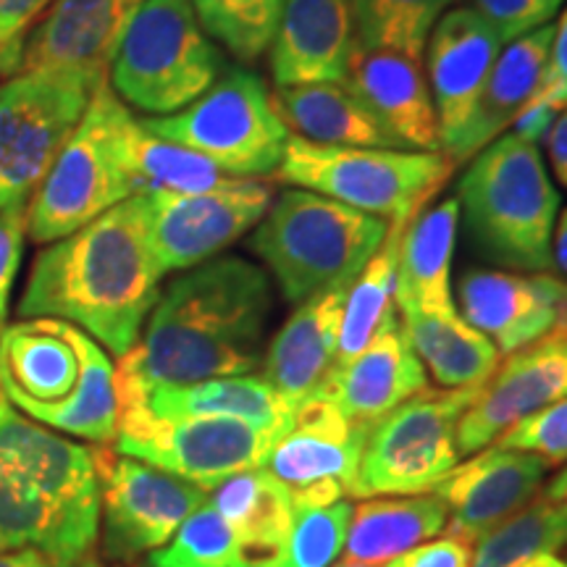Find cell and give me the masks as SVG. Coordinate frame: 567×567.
I'll list each match as a JSON object with an SVG mask.
<instances>
[{
    "label": "cell",
    "instance_id": "1",
    "mask_svg": "<svg viewBox=\"0 0 567 567\" xmlns=\"http://www.w3.org/2000/svg\"><path fill=\"white\" fill-rule=\"evenodd\" d=\"M271 281L260 266L221 255L187 268L161 292L145 329L116 365V386L197 384L252 373L264 360Z\"/></svg>",
    "mask_w": 567,
    "mask_h": 567
},
{
    "label": "cell",
    "instance_id": "2",
    "mask_svg": "<svg viewBox=\"0 0 567 567\" xmlns=\"http://www.w3.org/2000/svg\"><path fill=\"white\" fill-rule=\"evenodd\" d=\"M161 279L147 197L132 195L38 252L19 316L59 318L124 358L158 302Z\"/></svg>",
    "mask_w": 567,
    "mask_h": 567
},
{
    "label": "cell",
    "instance_id": "3",
    "mask_svg": "<svg viewBox=\"0 0 567 567\" xmlns=\"http://www.w3.org/2000/svg\"><path fill=\"white\" fill-rule=\"evenodd\" d=\"M0 394L48 429L97 446L116 439V365L95 339L59 318L0 329Z\"/></svg>",
    "mask_w": 567,
    "mask_h": 567
},
{
    "label": "cell",
    "instance_id": "4",
    "mask_svg": "<svg viewBox=\"0 0 567 567\" xmlns=\"http://www.w3.org/2000/svg\"><path fill=\"white\" fill-rule=\"evenodd\" d=\"M455 197L473 250L488 264L523 274L555 268L551 243L559 193L538 145H528L513 132L496 137L473 155Z\"/></svg>",
    "mask_w": 567,
    "mask_h": 567
},
{
    "label": "cell",
    "instance_id": "5",
    "mask_svg": "<svg viewBox=\"0 0 567 567\" xmlns=\"http://www.w3.org/2000/svg\"><path fill=\"white\" fill-rule=\"evenodd\" d=\"M389 224L310 189L274 197L255 226L252 255L268 266L284 300L300 305L337 284H352L384 243Z\"/></svg>",
    "mask_w": 567,
    "mask_h": 567
},
{
    "label": "cell",
    "instance_id": "6",
    "mask_svg": "<svg viewBox=\"0 0 567 567\" xmlns=\"http://www.w3.org/2000/svg\"><path fill=\"white\" fill-rule=\"evenodd\" d=\"M221 51L193 0H140L116 42L109 84L126 109L172 116L221 76Z\"/></svg>",
    "mask_w": 567,
    "mask_h": 567
},
{
    "label": "cell",
    "instance_id": "7",
    "mask_svg": "<svg viewBox=\"0 0 567 567\" xmlns=\"http://www.w3.org/2000/svg\"><path fill=\"white\" fill-rule=\"evenodd\" d=\"M452 168L455 163L444 153L318 145L292 134L276 176L386 224H408L450 179Z\"/></svg>",
    "mask_w": 567,
    "mask_h": 567
},
{
    "label": "cell",
    "instance_id": "8",
    "mask_svg": "<svg viewBox=\"0 0 567 567\" xmlns=\"http://www.w3.org/2000/svg\"><path fill=\"white\" fill-rule=\"evenodd\" d=\"M140 122L147 132L200 153L229 179L276 176L292 137L274 92L245 66H226L187 109Z\"/></svg>",
    "mask_w": 567,
    "mask_h": 567
},
{
    "label": "cell",
    "instance_id": "9",
    "mask_svg": "<svg viewBox=\"0 0 567 567\" xmlns=\"http://www.w3.org/2000/svg\"><path fill=\"white\" fill-rule=\"evenodd\" d=\"M124 109L109 82L92 95L82 122L27 205L32 243H59L134 195L116 151V126Z\"/></svg>",
    "mask_w": 567,
    "mask_h": 567
},
{
    "label": "cell",
    "instance_id": "10",
    "mask_svg": "<svg viewBox=\"0 0 567 567\" xmlns=\"http://www.w3.org/2000/svg\"><path fill=\"white\" fill-rule=\"evenodd\" d=\"M481 386L429 389L379 417L365 434L350 496L434 492L460 465L457 423Z\"/></svg>",
    "mask_w": 567,
    "mask_h": 567
},
{
    "label": "cell",
    "instance_id": "11",
    "mask_svg": "<svg viewBox=\"0 0 567 567\" xmlns=\"http://www.w3.org/2000/svg\"><path fill=\"white\" fill-rule=\"evenodd\" d=\"M101 84L53 69L0 84V210L30 205Z\"/></svg>",
    "mask_w": 567,
    "mask_h": 567
},
{
    "label": "cell",
    "instance_id": "12",
    "mask_svg": "<svg viewBox=\"0 0 567 567\" xmlns=\"http://www.w3.org/2000/svg\"><path fill=\"white\" fill-rule=\"evenodd\" d=\"M279 439L239 417H158L124 405L113 450L213 492L226 478L266 465Z\"/></svg>",
    "mask_w": 567,
    "mask_h": 567
},
{
    "label": "cell",
    "instance_id": "13",
    "mask_svg": "<svg viewBox=\"0 0 567 567\" xmlns=\"http://www.w3.org/2000/svg\"><path fill=\"white\" fill-rule=\"evenodd\" d=\"M101 476L103 549L111 559H134L168 544L184 520L210 499L193 481L142 460L95 450Z\"/></svg>",
    "mask_w": 567,
    "mask_h": 567
},
{
    "label": "cell",
    "instance_id": "14",
    "mask_svg": "<svg viewBox=\"0 0 567 567\" xmlns=\"http://www.w3.org/2000/svg\"><path fill=\"white\" fill-rule=\"evenodd\" d=\"M145 197L155 258L163 274H168L208 264L258 226L274 203V184L229 179L205 193H151Z\"/></svg>",
    "mask_w": 567,
    "mask_h": 567
},
{
    "label": "cell",
    "instance_id": "15",
    "mask_svg": "<svg viewBox=\"0 0 567 567\" xmlns=\"http://www.w3.org/2000/svg\"><path fill=\"white\" fill-rule=\"evenodd\" d=\"M368 429L310 396L292 429L271 446L266 467L289 488L295 509L329 507L352 492Z\"/></svg>",
    "mask_w": 567,
    "mask_h": 567
},
{
    "label": "cell",
    "instance_id": "16",
    "mask_svg": "<svg viewBox=\"0 0 567 567\" xmlns=\"http://www.w3.org/2000/svg\"><path fill=\"white\" fill-rule=\"evenodd\" d=\"M567 396V337L549 334L507 354L457 423V452L476 455L517 421Z\"/></svg>",
    "mask_w": 567,
    "mask_h": 567
},
{
    "label": "cell",
    "instance_id": "17",
    "mask_svg": "<svg viewBox=\"0 0 567 567\" xmlns=\"http://www.w3.org/2000/svg\"><path fill=\"white\" fill-rule=\"evenodd\" d=\"M460 313L492 339L499 354L549 337L567 313V281L551 274L465 268L457 279Z\"/></svg>",
    "mask_w": 567,
    "mask_h": 567
},
{
    "label": "cell",
    "instance_id": "18",
    "mask_svg": "<svg viewBox=\"0 0 567 567\" xmlns=\"http://www.w3.org/2000/svg\"><path fill=\"white\" fill-rule=\"evenodd\" d=\"M502 48L505 45L499 34L471 6L450 9L436 21L423 55L439 116L442 153H450L465 132Z\"/></svg>",
    "mask_w": 567,
    "mask_h": 567
},
{
    "label": "cell",
    "instance_id": "19",
    "mask_svg": "<svg viewBox=\"0 0 567 567\" xmlns=\"http://www.w3.org/2000/svg\"><path fill=\"white\" fill-rule=\"evenodd\" d=\"M547 463L530 452L481 450L478 457L457 465L431 494L444 502L446 534L476 544L486 530L520 513L536 499Z\"/></svg>",
    "mask_w": 567,
    "mask_h": 567
},
{
    "label": "cell",
    "instance_id": "20",
    "mask_svg": "<svg viewBox=\"0 0 567 567\" xmlns=\"http://www.w3.org/2000/svg\"><path fill=\"white\" fill-rule=\"evenodd\" d=\"M0 476L69 507L101 509L95 450L34 423L0 394Z\"/></svg>",
    "mask_w": 567,
    "mask_h": 567
},
{
    "label": "cell",
    "instance_id": "21",
    "mask_svg": "<svg viewBox=\"0 0 567 567\" xmlns=\"http://www.w3.org/2000/svg\"><path fill=\"white\" fill-rule=\"evenodd\" d=\"M140 0H53L21 45L19 71H74L109 82V66ZM17 71V74H19Z\"/></svg>",
    "mask_w": 567,
    "mask_h": 567
},
{
    "label": "cell",
    "instance_id": "22",
    "mask_svg": "<svg viewBox=\"0 0 567 567\" xmlns=\"http://www.w3.org/2000/svg\"><path fill=\"white\" fill-rule=\"evenodd\" d=\"M358 38L350 0H284L268 48L276 87L347 82Z\"/></svg>",
    "mask_w": 567,
    "mask_h": 567
},
{
    "label": "cell",
    "instance_id": "23",
    "mask_svg": "<svg viewBox=\"0 0 567 567\" xmlns=\"http://www.w3.org/2000/svg\"><path fill=\"white\" fill-rule=\"evenodd\" d=\"M347 87L405 151L442 153V134L429 76L421 61L400 53L354 48Z\"/></svg>",
    "mask_w": 567,
    "mask_h": 567
},
{
    "label": "cell",
    "instance_id": "24",
    "mask_svg": "<svg viewBox=\"0 0 567 567\" xmlns=\"http://www.w3.org/2000/svg\"><path fill=\"white\" fill-rule=\"evenodd\" d=\"M425 386L423 363L402 323L394 321L363 352L342 365H331L313 396H321L354 423L373 425Z\"/></svg>",
    "mask_w": 567,
    "mask_h": 567
},
{
    "label": "cell",
    "instance_id": "25",
    "mask_svg": "<svg viewBox=\"0 0 567 567\" xmlns=\"http://www.w3.org/2000/svg\"><path fill=\"white\" fill-rule=\"evenodd\" d=\"M352 284H337L297 305L264 354V379L295 410L321 386L337 358L339 323Z\"/></svg>",
    "mask_w": 567,
    "mask_h": 567
},
{
    "label": "cell",
    "instance_id": "26",
    "mask_svg": "<svg viewBox=\"0 0 567 567\" xmlns=\"http://www.w3.org/2000/svg\"><path fill=\"white\" fill-rule=\"evenodd\" d=\"M118 408L137 405L158 417H239L284 436L295 425L297 410L264 375H226L197 384H161L147 389L116 386Z\"/></svg>",
    "mask_w": 567,
    "mask_h": 567
},
{
    "label": "cell",
    "instance_id": "27",
    "mask_svg": "<svg viewBox=\"0 0 567 567\" xmlns=\"http://www.w3.org/2000/svg\"><path fill=\"white\" fill-rule=\"evenodd\" d=\"M101 534V509L69 507L0 476L3 549H38L55 567H82Z\"/></svg>",
    "mask_w": 567,
    "mask_h": 567
},
{
    "label": "cell",
    "instance_id": "28",
    "mask_svg": "<svg viewBox=\"0 0 567 567\" xmlns=\"http://www.w3.org/2000/svg\"><path fill=\"white\" fill-rule=\"evenodd\" d=\"M457 229V197L417 210L405 226L396 258V313H457L450 284Z\"/></svg>",
    "mask_w": 567,
    "mask_h": 567
},
{
    "label": "cell",
    "instance_id": "29",
    "mask_svg": "<svg viewBox=\"0 0 567 567\" xmlns=\"http://www.w3.org/2000/svg\"><path fill=\"white\" fill-rule=\"evenodd\" d=\"M551 34H555V24H547L502 48L499 59L494 61L492 74L481 90L471 122L452 145V151L444 153L455 166L471 161L486 145H492L520 116L547 69Z\"/></svg>",
    "mask_w": 567,
    "mask_h": 567
},
{
    "label": "cell",
    "instance_id": "30",
    "mask_svg": "<svg viewBox=\"0 0 567 567\" xmlns=\"http://www.w3.org/2000/svg\"><path fill=\"white\" fill-rule=\"evenodd\" d=\"M276 109L295 137L339 147H400L342 82L276 87ZM405 151V147H400Z\"/></svg>",
    "mask_w": 567,
    "mask_h": 567
},
{
    "label": "cell",
    "instance_id": "31",
    "mask_svg": "<svg viewBox=\"0 0 567 567\" xmlns=\"http://www.w3.org/2000/svg\"><path fill=\"white\" fill-rule=\"evenodd\" d=\"M444 502L436 494L384 496L352 507L344 563L384 567L394 557L431 542L446 528Z\"/></svg>",
    "mask_w": 567,
    "mask_h": 567
},
{
    "label": "cell",
    "instance_id": "32",
    "mask_svg": "<svg viewBox=\"0 0 567 567\" xmlns=\"http://www.w3.org/2000/svg\"><path fill=\"white\" fill-rule=\"evenodd\" d=\"M116 151L130 174L134 195L151 193H205L221 187L229 176L218 172L200 153L187 151L172 140L147 132L130 109L122 111L116 126Z\"/></svg>",
    "mask_w": 567,
    "mask_h": 567
},
{
    "label": "cell",
    "instance_id": "33",
    "mask_svg": "<svg viewBox=\"0 0 567 567\" xmlns=\"http://www.w3.org/2000/svg\"><path fill=\"white\" fill-rule=\"evenodd\" d=\"M402 329L442 389L484 386L499 365L492 339L457 313H402Z\"/></svg>",
    "mask_w": 567,
    "mask_h": 567
},
{
    "label": "cell",
    "instance_id": "34",
    "mask_svg": "<svg viewBox=\"0 0 567 567\" xmlns=\"http://www.w3.org/2000/svg\"><path fill=\"white\" fill-rule=\"evenodd\" d=\"M213 507L224 515L245 551L274 555L287 544L295 520L289 488L266 465L250 467L213 488Z\"/></svg>",
    "mask_w": 567,
    "mask_h": 567
},
{
    "label": "cell",
    "instance_id": "35",
    "mask_svg": "<svg viewBox=\"0 0 567 567\" xmlns=\"http://www.w3.org/2000/svg\"><path fill=\"white\" fill-rule=\"evenodd\" d=\"M471 567H567V507L547 494L473 544Z\"/></svg>",
    "mask_w": 567,
    "mask_h": 567
},
{
    "label": "cell",
    "instance_id": "36",
    "mask_svg": "<svg viewBox=\"0 0 567 567\" xmlns=\"http://www.w3.org/2000/svg\"><path fill=\"white\" fill-rule=\"evenodd\" d=\"M408 224H389L384 243L352 281L339 323L334 365H342L363 352L389 323L396 321V258Z\"/></svg>",
    "mask_w": 567,
    "mask_h": 567
},
{
    "label": "cell",
    "instance_id": "37",
    "mask_svg": "<svg viewBox=\"0 0 567 567\" xmlns=\"http://www.w3.org/2000/svg\"><path fill=\"white\" fill-rule=\"evenodd\" d=\"M455 0H350L354 38L365 51L421 61L436 21Z\"/></svg>",
    "mask_w": 567,
    "mask_h": 567
},
{
    "label": "cell",
    "instance_id": "38",
    "mask_svg": "<svg viewBox=\"0 0 567 567\" xmlns=\"http://www.w3.org/2000/svg\"><path fill=\"white\" fill-rule=\"evenodd\" d=\"M200 27L239 63L268 53L279 30L284 0H193Z\"/></svg>",
    "mask_w": 567,
    "mask_h": 567
},
{
    "label": "cell",
    "instance_id": "39",
    "mask_svg": "<svg viewBox=\"0 0 567 567\" xmlns=\"http://www.w3.org/2000/svg\"><path fill=\"white\" fill-rule=\"evenodd\" d=\"M250 557L224 515L208 499L168 544L147 555V567H247Z\"/></svg>",
    "mask_w": 567,
    "mask_h": 567
},
{
    "label": "cell",
    "instance_id": "40",
    "mask_svg": "<svg viewBox=\"0 0 567 567\" xmlns=\"http://www.w3.org/2000/svg\"><path fill=\"white\" fill-rule=\"evenodd\" d=\"M352 505L347 499L329 507L295 509L292 530L279 551L250 557L247 567H331L344 551Z\"/></svg>",
    "mask_w": 567,
    "mask_h": 567
},
{
    "label": "cell",
    "instance_id": "41",
    "mask_svg": "<svg viewBox=\"0 0 567 567\" xmlns=\"http://www.w3.org/2000/svg\"><path fill=\"white\" fill-rule=\"evenodd\" d=\"M496 446L530 452L549 467L567 463V396L517 421L496 439Z\"/></svg>",
    "mask_w": 567,
    "mask_h": 567
},
{
    "label": "cell",
    "instance_id": "42",
    "mask_svg": "<svg viewBox=\"0 0 567 567\" xmlns=\"http://www.w3.org/2000/svg\"><path fill=\"white\" fill-rule=\"evenodd\" d=\"M471 9L488 21L502 45L551 24L563 0H471Z\"/></svg>",
    "mask_w": 567,
    "mask_h": 567
},
{
    "label": "cell",
    "instance_id": "43",
    "mask_svg": "<svg viewBox=\"0 0 567 567\" xmlns=\"http://www.w3.org/2000/svg\"><path fill=\"white\" fill-rule=\"evenodd\" d=\"M51 6L53 0H0V76L17 74L27 32Z\"/></svg>",
    "mask_w": 567,
    "mask_h": 567
},
{
    "label": "cell",
    "instance_id": "44",
    "mask_svg": "<svg viewBox=\"0 0 567 567\" xmlns=\"http://www.w3.org/2000/svg\"><path fill=\"white\" fill-rule=\"evenodd\" d=\"M567 105V11L559 17L551 34L547 69H544L538 90L526 109H565ZM523 109V111H526Z\"/></svg>",
    "mask_w": 567,
    "mask_h": 567
},
{
    "label": "cell",
    "instance_id": "45",
    "mask_svg": "<svg viewBox=\"0 0 567 567\" xmlns=\"http://www.w3.org/2000/svg\"><path fill=\"white\" fill-rule=\"evenodd\" d=\"M24 234H27V208L0 210V326H3L13 281H17V274H19Z\"/></svg>",
    "mask_w": 567,
    "mask_h": 567
},
{
    "label": "cell",
    "instance_id": "46",
    "mask_svg": "<svg viewBox=\"0 0 567 567\" xmlns=\"http://www.w3.org/2000/svg\"><path fill=\"white\" fill-rule=\"evenodd\" d=\"M471 563L473 544L452 534H444L442 538H434V542L417 544L415 549L394 557L384 567H471Z\"/></svg>",
    "mask_w": 567,
    "mask_h": 567
},
{
    "label": "cell",
    "instance_id": "47",
    "mask_svg": "<svg viewBox=\"0 0 567 567\" xmlns=\"http://www.w3.org/2000/svg\"><path fill=\"white\" fill-rule=\"evenodd\" d=\"M557 109H526L520 111V116L513 122V134L520 137L528 145H538L544 137H547L551 124L557 118Z\"/></svg>",
    "mask_w": 567,
    "mask_h": 567
},
{
    "label": "cell",
    "instance_id": "48",
    "mask_svg": "<svg viewBox=\"0 0 567 567\" xmlns=\"http://www.w3.org/2000/svg\"><path fill=\"white\" fill-rule=\"evenodd\" d=\"M544 142H547L551 174H555L557 182L567 189V105L559 109L555 124H551V130L547 137H544Z\"/></svg>",
    "mask_w": 567,
    "mask_h": 567
},
{
    "label": "cell",
    "instance_id": "49",
    "mask_svg": "<svg viewBox=\"0 0 567 567\" xmlns=\"http://www.w3.org/2000/svg\"><path fill=\"white\" fill-rule=\"evenodd\" d=\"M0 567H55L38 549H17L9 555H0Z\"/></svg>",
    "mask_w": 567,
    "mask_h": 567
},
{
    "label": "cell",
    "instance_id": "50",
    "mask_svg": "<svg viewBox=\"0 0 567 567\" xmlns=\"http://www.w3.org/2000/svg\"><path fill=\"white\" fill-rule=\"evenodd\" d=\"M551 258H555V268H559L567 276V208L563 216L557 218L555 226V243H551Z\"/></svg>",
    "mask_w": 567,
    "mask_h": 567
},
{
    "label": "cell",
    "instance_id": "51",
    "mask_svg": "<svg viewBox=\"0 0 567 567\" xmlns=\"http://www.w3.org/2000/svg\"><path fill=\"white\" fill-rule=\"evenodd\" d=\"M547 496L551 502H559V505L567 507V467L555 481H551V486L547 488Z\"/></svg>",
    "mask_w": 567,
    "mask_h": 567
},
{
    "label": "cell",
    "instance_id": "52",
    "mask_svg": "<svg viewBox=\"0 0 567 567\" xmlns=\"http://www.w3.org/2000/svg\"><path fill=\"white\" fill-rule=\"evenodd\" d=\"M551 334H563V337H567V313L563 316V321H559V323H557V329H555V331H551Z\"/></svg>",
    "mask_w": 567,
    "mask_h": 567
},
{
    "label": "cell",
    "instance_id": "53",
    "mask_svg": "<svg viewBox=\"0 0 567 567\" xmlns=\"http://www.w3.org/2000/svg\"><path fill=\"white\" fill-rule=\"evenodd\" d=\"M82 567H105V565H101V563H97V559H95V557H90V559H87V563H84Z\"/></svg>",
    "mask_w": 567,
    "mask_h": 567
},
{
    "label": "cell",
    "instance_id": "54",
    "mask_svg": "<svg viewBox=\"0 0 567 567\" xmlns=\"http://www.w3.org/2000/svg\"><path fill=\"white\" fill-rule=\"evenodd\" d=\"M337 567H365V565H347V563H342V565H337Z\"/></svg>",
    "mask_w": 567,
    "mask_h": 567
},
{
    "label": "cell",
    "instance_id": "55",
    "mask_svg": "<svg viewBox=\"0 0 567 567\" xmlns=\"http://www.w3.org/2000/svg\"><path fill=\"white\" fill-rule=\"evenodd\" d=\"M0 551H3V542H0Z\"/></svg>",
    "mask_w": 567,
    "mask_h": 567
},
{
    "label": "cell",
    "instance_id": "56",
    "mask_svg": "<svg viewBox=\"0 0 567 567\" xmlns=\"http://www.w3.org/2000/svg\"><path fill=\"white\" fill-rule=\"evenodd\" d=\"M0 329H3V326H0Z\"/></svg>",
    "mask_w": 567,
    "mask_h": 567
},
{
    "label": "cell",
    "instance_id": "57",
    "mask_svg": "<svg viewBox=\"0 0 567 567\" xmlns=\"http://www.w3.org/2000/svg\"><path fill=\"white\" fill-rule=\"evenodd\" d=\"M565 559H567V557H565Z\"/></svg>",
    "mask_w": 567,
    "mask_h": 567
}]
</instances>
